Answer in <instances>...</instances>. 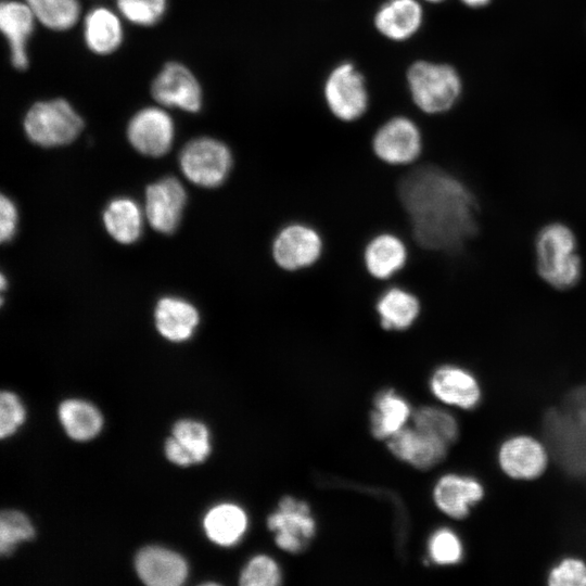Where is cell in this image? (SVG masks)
I'll use <instances>...</instances> for the list:
<instances>
[{
  "instance_id": "1",
  "label": "cell",
  "mask_w": 586,
  "mask_h": 586,
  "mask_svg": "<svg viewBox=\"0 0 586 586\" xmlns=\"http://www.w3.org/2000/svg\"><path fill=\"white\" fill-rule=\"evenodd\" d=\"M397 195L411 247L455 258L479 230V205L471 188L449 168L422 158L402 168Z\"/></svg>"
},
{
  "instance_id": "2",
  "label": "cell",
  "mask_w": 586,
  "mask_h": 586,
  "mask_svg": "<svg viewBox=\"0 0 586 586\" xmlns=\"http://www.w3.org/2000/svg\"><path fill=\"white\" fill-rule=\"evenodd\" d=\"M577 247L576 237L566 225L553 221L544 226L535 239L538 276L556 290L575 286L583 272Z\"/></svg>"
},
{
  "instance_id": "3",
  "label": "cell",
  "mask_w": 586,
  "mask_h": 586,
  "mask_svg": "<svg viewBox=\"0 0 586 586\" xmlns=\"http://www.w3.org/2000/svg\"><path fill=\"white\" fill-rule=\"evenodd\" d=\"M405 81L411 102L425 115L447 113L462 93L459 72L445 62L415 60L407 66Z\"/></svg>"
},
{
  "instance_id": "4",
  "label": "cell",
  "mask_w": 586,
  "mask_h": 586,
  "mask_svg": "<svg viewBox=\"0 0 586 586\" xmlns=\"http://www.w3.org/2000/svg\"><path fill=\"white\" fill-rule=\"evenodd\" d=\"M322 98L330 115L344 125L358 123L368 112V82L358 66L344 60L336 63L322 84Z\"/></svg>"
},
{
  "instance_id": "5",
  "label": "cell",
  "mask_w": 586,
  "mask_h": 586,
  "mask_svg": "<svg viewBox=\"0 0 586 586\" xmlns=\"http://www.w3.org/2000/svg\"><path fill=\"white\" fill-rule=\"evenodd\" d=\"M370 148L378 161L396 168L420 162L425 152V138L419 124L405 114H395L372 131Z\"/></svg>"
},
{
  "instance_id": "6",
  "label": "cell",
  "mask_w": 586,
  "mask_h": 586,
  "mask_svg": "<svg viewBox=\"0 0 586 586\" xmlns=\"http://www.w3.org/2000/svg\"><path fill=\"white\" fill-rule=\"evenodd\" d=\"M23 127L27 138L43 148L73 142L84 128V120L65 99L34 103L27 111Z\"/></svg>"
},
{
  "instance_id": "7",
  "label": "cell",
  "mask_w": 586,
  "mask_h": 586,
  "mask_svg": "<svg viewBox=\"0 0 586 586\" xmlns=\"http://www.w3.org/2000/svg\"><path fill=\"white\" fill-rule=\"evenodd\" d=\"M270 253L273 263L283 271L306 270L323 256L324 238L315 225L300 219L290 220L275 233Z\"/></svg>"
},
{
  "instance_id": "8",
  "label": "cell",
  "mask_w": 586,
  "mask_h": 586,
  "mask_svg": "<svg viewBox=\"0 0 586 586\" xmlns=\"http://www.w3.org/2000/svg\"><path fill=\"white\" fill-rule=\"evenodd\" d=\"M183 175L194 184L203 188H219L230 177L234 156L224 141L201 137L189 141L179 154Z\"/></svg>"
},
{
  "instance_id": "9",
  "label": "cell",
  "mask_w": 586,
  "mask_h": 586,
  "mask_svg": "<svg viewBox=\"0 0 586 586\" xmlns=\"http://www.w3.org/2000/svg\"><path fill=\"white\" fill-rule=\"evenodd\" d=\"M267 527L273 533L276 546L282 551L297 553L305 549L316 534V520L309 505L293 496H284L267 517Z\"/></svg>"
},
{
  "instance_id": "10",
  "label": "cell",
  "mask_w": 586,
  "mask_h": 586,
  "mask_svg": "<svg viewBox=\"0 0 586 586\" xmlns=\"http://www.w3.org/2000/svg\"><path fill=\"white\" fill-rule=\"evenodd\" d=\"M501 472L514 481H533L546 471L549 454L538 438L515 434L500 443L496 455Z\"/></svg>"
},
{
  "instance_id": "11",
  "label": "cell",
  "mask_w": 586,
  "mask_h": 586,
  "mask_svg": "<svg viewBox=\"0 0 586 586\" xmlns=\"http://www.w3.org/2000/svg\"><path fill=\"white\" fill-rule=\"evenodd\" d=\"M429 388L441 405L459 410H472L482 399L479 379L467 368L456 364H442L429 378Z\"/></svg>"
},
{
  "instance_id": "12",
  "label": "cell",
  "mask_w": 586,
  "mask_h": 586,
  "mask_svg": "<svg viewBox=\"0 0 586 586\" xmlns=\"http://www.w3.org/2000/svg\"><path fill=\"white\" fill-rule=\"evenodd\" d=\"M410 258V245L405 237L393 230H381L366 242L362 262L366 271L374 280L388 283L406 268Z\"/></svg>"
},
{
  "instance_id": "13",
  "label": "cell",
  "mask_w": 586,
  "mask_h": 586,
  "mask_svg": "<svg viewBox=\"0 0 586 586\" xmlns=\"http://www.w3.org/2000/svg\"><path fill=\"white\" fill-rule=\"evenodd\" d=\"M153 99L162 106L177 107L189 113L202 109L203 95L193 73L178 62L166 63L151 85Z\"/></svg>"
},
{
  "instance_id": "14",
  "label": "cell",
  "mask_w": 586,
  "mask_h": 586,
  "mask_svg": "<svg viewBox=\"0 0 586 586\" xmlns=\"http://www.w3.org/2000/svg\"><path fill=\"white\" fill-rule=\"evenodd\" d=\"M374 310L384 331L400 333L416 326L422 315L423 303L412 289L392 280L379 292Z\"/></svg>"
},
{
  "instance_id": "15",
  "label": "cell",
  "mask_w": 586,
  "mask_h": 586,
  "mask_svg": "<svg viewBox=\"0 0 586 586\" xmlns=\"http://www.w3.org/2000/svg\"><path fill=\"white\" fill-rule=\"evenodd\" d=\"M175 125L162 107L148 106L138 111L127 126L130 144L141 154L158 157L166 154L174 141Z\"/></svg>"
},
{
  "instance_id": "16",
  "label": "cell",
  "mask_w": 586,
  "mask_h": 586,
  "mask_svg": "<svg viewBox=\"0 0 586 586\" xmlns=\"http://www.w3.org/2000/svg\"><path fill=\"white\" fill-rule=\"evenodd\" d=\"M484 496L485 487L479 479L457 472L441 475L432 489L435 507L453 520L466 519Z\"/></svg>"
},
{
  "instance_id": "17",
  "label": "cell",
  "mask_w": 586,
  "mask_h": 586,
  "mask_svg": "<svg viewBox=\"0 0 586 586\" xmlns=\"http://www.w3.org/2000/svg\"><path fill=\"white\" fill-rule=\"evenodd\" d=\"M386 446L394 457L418 470H429L441 463L450 447L415 425H406L388 437Z\"/></svg>"
},
{
  "instance_id": "18",
  "label": "cell",
  "mask_w": 586,
  "mask_h": 586,
  "mask_svg": "<svg viewBox=\"0 0 586 586\" xmlns=\"http://www.w3.org/2000/svg\"><path fill=\"white\" fill-rule=\"evenodd\" d=\"M186 201V190L175 177L148 186L144 213L151 227L162 233H173L179 225Z\"/></svg>"
},
{
  "instance_id": "19",
  "label": "cell",
  "mask_w": 586,
  "mask_h": 586,
  "mask_svg": "<svg viewBox=\"0 0 586 586\" xmlns=\"http://www.w3.org/2000/svg\"><path fill=\"white\" fill-rule=\"evenodd\" d=\"M373 27L384 39L400 43L410 40L424 23L421 0H384L374 11Z\"/></svg>"
},
{
  "instance_id": "20",
  "label": "cell",
  "mask_w": 586,
  "mask_h": 586,
  "mask_svg": "<svg viewBox=\"0 0 586 586\" xmlns=\"http://www.w3.org/2000/svg\"><path fill=\"white\" fill-rule=\"evenodd\" d=\"M36 17L26 2L2 1L0 28L8 40L12 65L20 71L28 66L27 41L34 31Z\"/></svg>"
},
{
  "instance_id": "21",
  "label": "cell",
  "mask_w": 586,
  "mask_h": 586,
  "mask_svg": "<svg viewBox=\"0 0 586 586\" xmlns=\"http://www.w3.org/2000/svg\"><path fill=\"white\" fill-rule=\"evenodd\" d=\"M135 564L141 581L150 586H178L188 575L187 563L180 555L157 546L141 549Z\"/></svg>"
},
{
  "instance_id": "22",
  "label": "cell",
  "mask_w": 586,
  "mask_h": 586,
  "mask_svg": "<svg viewBox=\"0 0 586 586\" xmlns=\"http://www.w3.org/2000/svg\"><path fill=\"white\" fill-rule=\"evenodd\" d=\"M154 317L157 331L171 342L190 339L200 321L196 308L178 297L161 298L156 304Z\"/></svg>"
},
{
  "instance_id": "23",
  "label": "cell",
  "mask_w": 586,
  "mask_h": 586,
  "mask_svg": "<svg viewBox=\"0 0 586 586\" xmlns=\"http://www.w3.org/2000/svg\"><path fill=\"white\" fill-rule=\"evenodd\" d=\"M410 404L394 390H383L373 400L370 431L377 440H387L406 426L412 417Z\"/></svg>"
},
{
  "instance_id": "24",
  "label": "cell",
  "mask_w": 586,
  "mask_h": 586,
  "mask_svg": "<svg viewBox=\"0 0 586 586\" xmlns=\"http://www.w3.org/2000/svg\"><path fill=\"white\" fill-rule=\"evenodd\" d=\"M124 33L119 17L110 9L98 7L85 17L84 40L87 48L95 54L114 52L123 42Z\"/></svg>"
},
{
  "instance_id": "25",
  "label": "cell",
  "mask_w": 586,
  "mask_h": 586,
  "mask_svg": "<svg viewBox=\"0 0 586 586\" xmlns=\"http://www.w3.org/2000/svg\"><path fill=\"white\" fill-rule=\"evenodd\" d=\"M249 519L238 505L224 502L213 507L205 515L203 526L207 537L217 545H235L245 534Z\"/></svg>"
},
{
  "instance_id": "26",
  "label": "cell",
  "mask_w": 586,
  "mask_h": 586,
  "mask_svg": "<svg viewBox=\"0 0 586 586\" xmlns=\"http://www.w3.org/2000/svg\"><path fill=\"white\" fill-rule=\"evenodd\" d=\"M103 221L110 235L123 244L136 242L142 232V212L129 198L114 199L103 213Z\"/></svg>"
},
{
  "instance_id": "27",
  "label": "cell",
  "mask_w": 586,
  "mask_h": 586,
  "mask_svg": "<svg viewBox=\"0 0 586 586\" xmlns=\"http://www.w3.org/2000/svg\"><path fill=\"white\" fill-rule=\"evenodd\" d=\"M60 421L69 437L88 441L102 428V416L90 403L80 399L64 400L59 407Z\"/></svg>"
},
{
  "instance_id": "28",
  "label": "cell",
  "mask_w": 586,
  "mask_h": 586,
  "mask_svg": "<svg viewBox=\"0 0 586 586\" xmlns=\"http://www.w3.org/2000/svg\"><path fill=\"white\" fill-rule=\"evenodd\" d=\"M412 425L430 433L451 446L460 434L457 418L447 408L442 406H420L412 412Z\"/></svg>"
},
{
  "instance_id": "29",
  "label": "cell",
  "mask_w": 586,
  "mask_h": 586,
  "mask_svg": "<svg viewBox=\"0 0 586 586\" xmlns=\"http://www.w3.org/2000/svg\"><path fill=\"white\" fill-rule=\"evenodd\" d=\"M33 11L36 21L51 30H67L78 21V0H24Z\"/></svg>"
},
{
  "instance_id": "30",
  "label": "cell",
  "mask_w": 586,
  "mask_h": 586,
  "mask_svg": "<svg viewBox=\"0 0 586 586\" xmlns=\"http://www.w3.org/2000/svg\"><path fill=\"white\" fill-rule=\"evenodd\" d=\"M429 559L436 565L450 566L461 562L464 555L463 543L456 531L442 526L428 539Z\"/></svg>"
},
{
  "instance_id": "31",
  "label": "cell",
  "mask_w": 586,
  "mask_h": 586,
  "mask_svg": "<svg viewBox=\"0 0 586 586\" xmlns=\"http://www.w3.org/2000/svg\"><path fill=\"white\" fill-rule=\"evenodd\" d=\"M281 582L282 571L279 563L266 553L252 557L239 576L242 586H277Z\"/></svg>"
},
{
  "instance_id": "32",
  "label": "cell",
  "mask_w": 586,
  "mask_h": 586,
  "mask_svg": "<svg viewBox=\"0 0 586 586\" xmlns=\"http://www.w3.org/2000/svg\"><path fill=\"white\" fill-rule=\"evenodd\" d=\"M173 436L190 453L194 463L205 460L211 453L207 428L198 421L180 420L173 429Z\"/></svg>"
},
{
  "instance_id": "33",
  "label": "cell",
  "mask_w": 586,
  "mask_h": 586,
  "mask_svg": "<svg viewBox=\"0 0 586 586\" xmlns=\"http://www.w3.org/2000/svg\"><path fill=\"white\" fill-rule=\"evenodd\" d=\"M34 527L29 519L22 512L5 510L0 515V551L9 556L15 546L24 540L33 538Z\"/></svg>"
},
{
  "instance_id": "34",
  "label": "cell",
  "mask_w": 586,
  "mask_h": 586,
  "mask_svg": "<svg viewBox=\"0 0 586 586\" xmlns=\"http://www.w3.org/2000/svg\"><path fill=\"white\" fill-rule=\"evenodd\" d=\"M119 13L138 26H152L162 20L167 0H117Z\"/></svg>"
},
{
  "instance_id": "35",
  "label": "cell",
  "mask_w": 586,
  "mask_h": 586,
  "mask_svg": "<svg viewBox=\"0 0 586 586\" xmlns=\"http://www.w3.org/2000/svg\"><path fill=\"white\" fill-rule=\"evenodd\" d=\"M550 586H586V562L575 556H568L555 563L547 573Z\"/></svg>"
},
{
  "instance_id": "36",
  "label": "cell",
  "mask_w": 586,
  "mask_h": 586,
  "mask_svg": "<svg viewBox=\"0 0 586 586\" xmlns=\"http://www.w3.org/2000/svg\"><path fill=\"white\" fill-rule=\"evenodd\" d=\"M25 410L18 397L11 392L0 395V436L4 438L13 434L24 422Z\"/></svg>"
},
{
  "instance_id": "37",
  "label": "cell",
  "mask_w": 586,
  "mask_h": 586,
  "mask_svg": "<svg viewBox=\"0 0 586 586\" xmlns=\"http://www.w3.org/2000/svg\"><path fill=\"white\" fill-rule=\"evenodd\" d=\"M17 211L14 203L4 194L0 200V239L1 242L10 241L16 230Z\"/></svg>"
},
{
  "instance_id": "38",
  "label": "cell",
  "mask_w": 586,
  "mask_h": 586,
  "mask_svg": "<svg viewBox=\"0 0 586 586\" xmlns=\"http://www.w3.org/2000/svg\"><path fill=\"white\" fill-rule=\"evenodd\" d=\"M165 453L167 458L178 466H189L194 463L190 453L174 436L166 441Z\"/></svg>"
},
{
  "instance_id": "39",
  "label": "cell",
  "mask_w": 586,
  "mask_h": 586,
  "mask_svg": "<svg viewBox=\"0 0 586 586\" xmlns=\"http://www.w3.org/2000/svg\"><path fill=\"white\" fill-rule=\"evenodd\" d=\"M462 4L472 9H480L486 7L492 0H459Z\"/></svg>"
},
{
  "instance_id": "40",
  "label": "cell",
  "mask_w": 586,
  "mask_h": 586,
  "mask_svg": "<svg viewBox=\"0 0 586 586\" xmlns=\"http://www.w3.org/2000/svg\"><path fill=\"white\" fill-rule=\"evenodd\" d=\"M423 3H429V4H440V3H443L445 2L446 0H421Z\"/></svg>"
},
{
  "instance_id": "41",
  "label": "cell",
  "mask_w": 586,
  "mask_h": 586,
  "mask_svg": "<svg viewBox=\"0 0 586 586\" xmlns=\"http://www.w3.org/2000/svg\"><path fill=\"white\" fill-rule=\"evenodd\" d=\"M4 286H5V278H4V275H1V290L4 291Z\"/></svg>"
}]
</instances>
